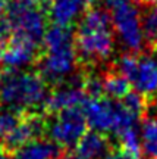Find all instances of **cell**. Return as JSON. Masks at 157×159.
Here are the masks:
<instances>
[{
  "label": "cell",
  "mask_w": 157,
  "mask_h": 159,
  "mask_svg": "<svg viewBox=\"0 0 157 159\" xmlns=\"http://www.w3.org/2000/svg\"><path fill=\"white\" fill-rule=\"evenodd\" d=\"M5 9H6L5 0H0V19H2V16L5 15Z\"/></svg>",
  "instance_id": "obj_22"
},
{
  "label": "cell",
  "mask_w": 157,
  "mask_h": 159,
  "mask_svg": "<svg viewBox=\"0 0 157 159\" xmlns=\"http://www.w3.org/2000/svg\"><path fill=\"white\" fill-rule=\"evenodd\" d=\"M46 131V122L37 115H31L28 118L19 119L15 130L6 137L5 143L12 149L21 148L22 144L38 139Z\"/></svg>",
  "instance_id": "obj_12"
},
{
  "label": "cell",
  "mask_w": 157,
  "mask_h": 159,
  "mask_svg": "<svg viewBox=\"0 0 157 159\" xmlns=\"http://www.w3.org/2000/svg\"><path fill=\"white\" fill-rule=\"evenodd\" d=\"M47 83L40 74L22 69L0 71V106L16 114L34 111L44 105Z\"/></svg>",
  "instance_id": "obj_2"
},
{
  "label": "cell",
  "mask_w": 157,
  "mask_h": 159,
  "mask_svg": "<svg viewBox=\"0 0 157 159\" xmlns=\"http://www.w3.org/2000/svg\"><path fill=\"white\" fill-rule=\"evenodd\" d=\"M9 34H11V31H9L6 22L3 21V16H2V19H0V57H2L3 50H5L6 44H7V41H9V40H7Z\"/></svg>",
  "instance_id": "obj_21"
},
{
  "label": "cell",
  "mask_w": 157,
  "mask_h": 159,
  "mask_svg": "<svg viewBox=\"0 0 157 159\" xmlns=\"http://www.w3.org/2000/svg\"><path fill=\"white\" fill-rule=\"evenodd\" d=\"M84 2H85V3H87V6L90 7V6H94L95 3L98 2V0H84Z\"/></svg>",
  "instance_id": "obj_25"
},
{
  "label": "cell",
  "mask_w": 157,
  "mask_h": 159,
  "mask_svg": "<svg viewBox=\"0 0 157 159\" xmlns=\"http://www.w3.org/2000/svg\"><path fill=\"white\" fill-rule=\"evenodd\" d=\"M103 89L104 94L113 100H122L131 90V83L116 71H109L103 75Z\"/></svg>",
  "instance_id": "obj_15"
},
{
  "label": "cell",
  "mask_w": 157,
  "mask_h": 159,
  "mask_svg": "<svg viewBox=\"0 0 157 159\" xmlns=\"http://www.w3.org/2000/svg\"><path fill=\"white\" fill-rule=\"evenodd\" d=\"M59 153V148L53 142L31 140L16 149L13 159H55Z\"/></svg>",
  "instance_id": "obj_14"
},
{
  "label": "cell",
  "mask_w": 157,
  "mask_h": 159,
  "mask_svg": "<svg viewBox=\"0 0 157 159\" xmlns=\"http://www.w3.org/2000/svg\"><path fill=\"white\" fill-rule=\"evenodd\" d=\"M140 15L146 46L153 50L157 43V5H144Z\"/></svg>",
  "instance_id": "obj_16"
},
{
  "label": "cell",
  "mask_w": 157,
  "mask_h": 159,
  "mask_svg": "<svg viewBox=\"0 0 157 159\" xmlns=\"http://www.w3.org/2000/svg\"><path fill=\"white\" fill-rule=\"evenodd\" d=\"M141 152L147 159H157V118H146L141 128Z\"/></svg>",
  "instance_id": "obj_17"
},
{
  "label": "cell",
  "mask_w": 157,
  "mask_h": 159,
  "mask_svg": "<svg viewBox=\"0 0 157 159\" xmlns=\"http://www.w3.org/2000/svg\"><path fill=\"white\" fill-rule=\"evenodd\" d=\"M82 84L84 77H69L66 83L57 84L56 89L46 97V111L55 115L66 109L82 106L84 100L87 99Z\"/></svg>",
  "instance_id": "obj_8"
},
{
  "label": "cell",
  "mask_w": 157,
  "mask_h": 159,
  "mask_svg": "<svg viewBox=\"0 0 157 159\" xmlns=\"http://www.w3.org/2000/svg\"><path fill=\"white\" fill-rule=\"evenodd\" d=\"M75 49L82 63H98L115 50V31L110 12L90 6L82 13L75 34Z\"/></svg>",
  "instance_id": "obj_1"
},
{
  "label": "cell",
  "mask_w": 157,
  "mask_h": 159,
  "mask_svg": "<svg viewBox=\"0 0 157 159\" xmlns=\"http://www.w3.org/2000/svg\"><path fill=\"white\" fill-rule=\"evenodd\" d=\"M142 5H157V0H138Z\"/></svg>",
  "instance_id": "obj_23"
},
{
  "label": "cell",
  "mask_w": 157,
  "mask_h": 159,
  "mask_svg": "<svg viewBox=\"0 0 157 159\" xmlns=\"http://www.w3.org/2000/svg\"><path fill=\"white\" fill-rule=\"evenodd\" d=\"M0 159H11V158H9V155L6 153V152H3V150L0 149Z\"/></svg>",
  "instance_id": "obj_24"
},
{
  "label": "cell",
  "mask_w": 157,
  "mask_h": 159,
  "mask_svg": "<svg viewBox=\"0 0 157 159\" xmlns=\"http://www.w3.org/2000/svg\"><path fill=\"white\" fill-rule=\"evenodd\" d=\"M87 125L100 133H113L120 112V102L106 97H87L82 103Z\"/></svg>",
  "instance_id": "obj_7"
},
{
  "label": "cell",
  "mask_w": 157,
  "mask_h": 159,
  "mask_svg": "<svg viewBox=\"0 0 157 159\" xmlns=\"http://www.w3.org/2000/svg\"><path fill=\"white\" fill-rule=\"evenodd\" d=\"M153 52H156V56H157V43H156V46L153 47Z\"/></svg>",
  "instance_id": "obj_27"
},
{
  "label": "cell",
  "mask_w": 157,
  "mask_h": 159,
  "mask_svg": "<svg viewBox=\"0 0 157 159\" xmlns=\"http://www.w3.org/2000/svg\"><path fill=\"white\" fill-rule=\"evenodd\" d=\"M78 61L75 46L46 50V55L40 61V75L46 83L60 84L75 71Z\"/></svg>",
  "instance_id": "obj_6"
},
{
  "label": "cell",
  "mask_w": 157,
  "mask_h": 159,
  "mask_svg": "<svg viewBox=\"0 0 157 159\" xmlns=\"http://www.w3.org/2000/svg\"><path fill=\"white\" fill-rule=\"evenodd\" d=\"M56 159V158H55ZM59 159H78V158H75V156H73V158H59Z\"/></svg>",
  "instance_id": "obj_28"
},
{
  "label": "cell",
  "mask_w": 157,
  "mask_h": 159,
  "mask_svg": "<svg viewBox=\"0 0 157 159\" xmlns=\"http://www.w3.org/2000/svg\"><path fill=\"white\" fill-rule=\"evenodd\" d=\"M75 158L78 159H101L110 150V140L104 133L85 131V134L75 146Z\"/></svg>",
  "instance_id": "obj_11"
},
{
  "label": "cell",
  "mask_w": 157,
  "mask_h": 159,
  "mask_svg": "<svg viewBox=\"0 0 157 159\" xmlns=\"http://www.w3.org/2000/svg\"><path fill=\"white\" fill-rule=\"evenodd\" d=\"M104 2H106V5L109 6V7H110L112 5H115V3H118V2H120V0H104Z\"/></svg>",
  "instance_id": "obj_26"
},
{
  "label": "cell",
  "mask_w": 157,
  "mask_h": 159,
  "mask_svg": "<svg viewBox=\"0 0 157 159\" xmlns=\"http://www.w3.org/2000/svg\"><path fill=\"white\" fill-rule=\"evenodd\" d=\"M113 31L128 52L140 53L144 46V34L141 28V15L134 0H120L110 6Z\"/></svg>",
  "instance_id": "obj_4"
},
{
  "label": "cell",
  "mask_w": 157,
  "mask_h": 159,
  "mask_svg": "<svg viewBox=\"0 0 157 159\" xmlns=\"http://www.w3.org/2000/svg\"><path fill=\"white\" fill-rule=\"evenodd\" d=\"M85 7L87 3L84 0H51L47 12L53 24L71 27L84 13Z\"/></svg>",
  "instance_id": "obj_13"
},
{
  "label": "cell",
  "mask_w": 157,
  "mask_h": 159,
  "mask_svg": "<svg viewBox=\"0 0 157 159\" xmlns=\"http://www.w3.org/2000/svg\"><path fill=\"white\" fill-rule=\"evenodd\" d=\"M87 119L82 108H71L55 114L53 119L46 124V130L50 142L59 149H73L79 139L87 131Z\"/></svg>",
  "instance_id": "obj_5"
},
{
  "label": "cell",
  "mask_w": 157,
  "mask_h": 159,
  "mask_svg": "<svg viewBox=\"0 0 157 159\" xmlns=\"http://www.w3.org/2000/svg\"><path fill=\"white\" fill-rule=\"evenodd\" d=\"M44 12L37 0H9L3 21L13 35L27 39L40 46L47 30Z\"/></svg>",
  "instance_id": "obj_3"
},
{
  "label": "cell",
  "mask_w": 157,
  "mask_h": 159,
  "mask_svg": "<svg viewBox=\"0 0 157 159\" xmlns=\"http://www.w3.org/2000/svg\"><path fill=\"white\" fill-rule=\"evenodd\" d=\"M101 159H140V158L128 153L122 148H116V149H110Z\"/></svg>",
  "instance_id": "obj_20"
},
{
  "label": "cell",
  "mask_w": 157,
  "mask_h": 159,
  "mask_svg": "<svg viewBox=\"0 0 157 159\" xmlns=\"http://www.w3.org/2000/svg\"><path fill=\"white\" fill-rule=\"evenodd\" d=\"M126 109H129L134 115H137L138 118L144 116V111H146V103L147 97H144L138 91H129L128 94L120 100Z\"/></svg>",
  "instance_id": "obj_19"
},
{
  "label": "cell",
  "mask_w": 157,
  "mask_h": 159,
  "mask_svg": "<svg viewBox=\"0 0 157 159\" xmlns=\"http://www.w3.org/2000/svg\"><path fill=\"white\" fill-rule=\"evenodd\" d=\"M38 46L27 39L13 35L6 44L0 62L5 68L9 69H22L28 66L37 57Z\"/></svg>",
  "instance_id": "obj_9"
},
{
  "label": "cell",
  "mask_w": 157,
  "mask_h": 159,
  "mask_svg": "<svg viewBox=\"0 0 157 159\" xmlns=\"http://www.w3.org/2000/svg\"><path fill=\"white\" fill-rule=\"evenodd\" d=\"M135 91L144 97H153L157 94V59L150 55L138 56V65L131 80Z\"/></svg>",
  "instance_id": "obj_10"
},
{
  "label": "cell",
  "mask_w": 157,
  "mask_h": 159,
  "mask_svg": "<svg viewBox=\"0 0 157 159\" xmlns=\"http://www.w3.org/2000/svg\"><path fill=\"white\" fill-rule=\"evenodd\" d=\"M19 115L11 109L0 108V142H5L6 137L15 130L19 122Z\"/></svg>",
  "instance_id": "obj_18"
}]
</instances>
